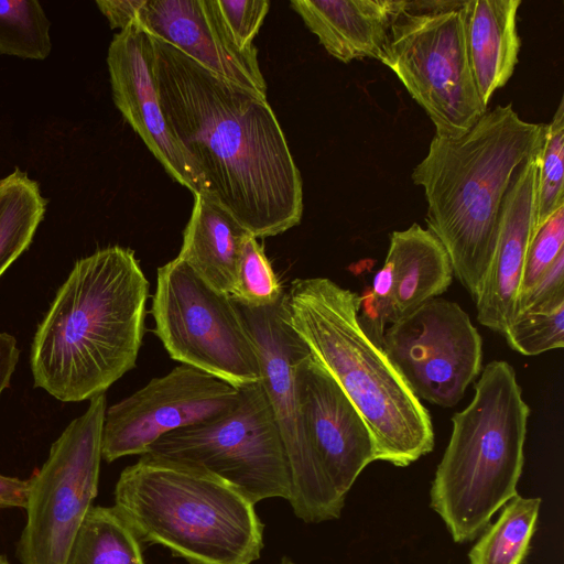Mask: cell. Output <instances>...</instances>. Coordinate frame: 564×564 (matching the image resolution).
I'll return each instance as SVG.
<instances>
[{
	"mask_svg": "<svg viewBox=\"0 0 564 564\" xmlns=\"http://www.w3.org/2000/svg\"><path fill=\"white\" fill-rule=\"evenodd\" d=\"M382 348L414 394L451 408L481 370L482 339L455 302L434 297L384 330Z\"/></svg>",
	"mask_w": 564,
	"mask_h": 564,
	"instance_id": "cell-12",
	"label": "cell"
},
{
	"mask_svg": "<svg viewBox=\"0 0 564 564\" xmlns=\"http://www.w3.org/2000/svg\"><path fill=\"white\" fill-rule=\"evenodd\" d=\"M219 13L232 35L242 48H252L254 37L269 12L268 0H216Z\"/></svg>",
	"mask_w": 564,
	"mask_h": 564,
	"instance_id": "cell-29",
	"label": "cell"
},
{
	"mask_svg": "<svg viewBox=\"0 0 564 564\" xmlns=\"http://www.w3.org/2000/svg\"><path fill=\"white\" fill-rule=\"evenodd\" d=\"M30 480L0 474V508H24L28 503Z\"/></svg>",
	"mask_w": 564,
	"mask_h": 564,
	"instance_id": "cell-32",
	"label": "cell"
},
{
	"mask_svg": "<svg viewBox=\"0 0 564 564\" xmlns=\"http://www.w3.org/2000/svg\"><path fill=\"white\" fill-rule=\"evenodd\" d=\"M562 251H564V206L560 207L532 235L524 261L518 301L532 289Z\"/></svg>",
	"mask_w": 564,
	"mask_h": 564,
	"instance_id": "cell-28",
	"label": "cell"
},
{
	"mask_svg": "<svg viewBox=\"0 0 564 564\" xmlns=\"http://www.w3.org/2000/svg\"><path fill=\"white\" fill-rule=\"evenodd\" d=\"M145 0H97L96 6L108 20L111 29L123 31L139 24Z\"/></svg>",
	"mask_w": 564,
	"mask_h": 564,
	"instance_id": "cell-31",
	"label": "cell"
},
{
	"mask_svg": "<svg viewBox=\"0 0 564 564\" xmlns=\"http://www.w3.org/2000/svg\"><path fill=\"white\" fill-rule=\"evenodd\" d=\"M509 347L525 356L564 347V305L550 312L518 314L503 334Z\"/></svg>",
	"mask_w": 564,
	"mask_h": 564,
	"instance_id": "cell-27",
	"label": "cell"
},
{
	"mask_svg": "<svg viewBox=\"0 0 564 564\" xmlns=\"http://www.w3.org/2000/svg\"><path fill=\"white\" fill-rule=\"evenodd\" d=\"M0 564H9L7 557L2 554H0Z\"/></svg>",
	"mask_w": 564,
	"mask_h": 564,
	"instance_id": "cell-35",
	"label": "cell"
},
{
	"mask_svg": "<svg viewBox=\"0 0 564 564\" xmlns=\"http://www.w3.org/2000/svg\"><path fill=\"white\" fill-rule=\"evenodd\" d=\"M106 394L90 399L52 444L30 480L26 523L17 544L21 564H66L98 492Z\"/></svg>",
	"mask_w": 564,
	"mask_h": 564,
	"instance_id": "cell-11",
	"label": "cell"
},
{
	"mask_svg": "<svg viewBox=\"0 0 564 564\" xmlns=\"http://www.w3.org/2000/svg\"><path fill=\"white\" fill-rule=\"evenodd\" d=\"M539 150L513 173L502 203L495 253L475 301L478 322L502 335L517 315L524 261L534 231Z\"/></svg>",
	"mask_w": 564,
	"mask_h": 564,
	"instance_id": "cell-16",
	"label": "cell"
},
{
	"mask_svg": "<svg viewBox=\"0 0 564 564\" xmlns=\"http://www.w3.org/2000/svg\"><path fill=\"white\" fill-rule=\"evenodd\" d=\"M284 292L262 246L249 235L238 260L231 297L241 305L258 308L275 304Z\"/></svg>",
	"mask_w": 564,
	"mask_h": 564,
	"instance_id": "cell-26",
	"label": "cell"
},
{
	"mask_svg": "<svg viewBox=\"0 0 564 564\" xmlns=\"http://www.w3.org/2000/svg\"><path fill=\"white\" fill-rule=\"evenodd\" d=\"M149 291L129 248L111 246L76 261L34 335L35 387L63 402L105 393L135 367Z\"/></svg>",
	"mask_w": 564,
	"mask_h": 564,
	"instance_id": "cell-2",
	"label": "cell"
},
{
	"mask_svg": "<svg viewBox=\"0 0 564 564\" xmlns=\"http://www.w3.org/2000/svg\"><path fill=\"white\" fill-rule=\"evenodd\" d=\"M292 9L326 52L343 63L378 59L391 25L408 10L402 0H292Z\"/></svg>",
	"mask_w": 564,
	"mask_h": 564,
	"instance_id": "cell-17",
	"label": "cell"
},
{
	"mask_svg": "<svg viewBox=\"0 0 564 564\" xmlns=\"http://www.w3.org/2000/svg\"><path fill=\"white\" fill-rule=\"evenodd\" d=\"M151 40L164 118L205 192L257 239L299 225L303 181L268 98Z\"/></svg>",
	"mask_w": 564,
	"mask_h": 564,
	"instance_id": "cell-1",
	"label": "cell"
},
{
	"mask_svg": "<svg viewBox=\"0 0 564 564\" xmlns=\"http://www.w3.org/2000/svg\"><path fill=\"white\" fill-rule=\"evenodd\" d=\"M279 564H295L289 556H283Z\"/></svg>",
	"mask_w": 564,
	"mask_h": 564,
	"instance_id": "cell-34",
	"label": "cell"
},
{
	"mask_svg": "<svg viewBox=\"0 0 564 564\" xmlns=\"http://www.w3.org/2000/svg\"><path fill=\"white\" fill-rule=\"evenodd\" d=\"M452 434L430 490L431 508L456 543L473 541L517 495L530 409L513 367L486 365Z\"/></svg>",
	"mask_w": 564,
	"mask_h": 564,
	"instance_id": "cell-6",
	"label": "cell"
},
{
	"mask_svg": "<svg viewBox=\"0 0 564 564\" xmlns=\"http://www.w3.org/2000/svg\"><path fill=\"white\" fill-rule=\"evenodd\" d=\"M561 305H564V251L532 289L519 299L517 315L524 312H550Z\"/></svg>",
	"mask_w": 564,
	"mask_h": 564,
	"instance_id": "cell-30",
	"label": "cell"
},
{
	"mask_svg": "<svg viewBox=\"0 0 564 564\" xmlns=\"http://www.w3.org/2000/svg\"><path fill=\"white\" fill-rule=\"evenodd\" d=\"M138 26L212 73L267 98L257 47L237 44L216 0H145Z\"/></svg>",
	"mask_w": 564,
	"mask_h": 564,
	"instance_id": "cell-15",
	"label": "cell"
},
{
	"mask_svg": "<svg viewBox=\"0 0 564 564\" xmlns=\"http://www.w3.org/2000/svg\"><path fill=\"white\" fill-rule=\"evenodd\" d=\"M294 384L304 456L291 477L289 501L306 523L336 520L356 479L376 460L375 444L361 415L311 352L296 362Z\"/></svg>",
	"mask_w": 564,
	"mask_h": 564,
	"instance_id": "cell-7",
	"label": "cell"
},
{
	"mask_svg": "<svg viewBox=\"0 0 564 564\" xmlns=\"http://www.w3.org/2000/svg\"><path fill=\"white\" fill-rule=\"evenodd\" d=\"M541 498L516 495L469 551V564H522L539 518Z\"/></svg>",
	"mask_w": 564,
	"mask_h": 564,
	"instance_id": "cell-23",
	"label": "cell"
},
{
	"mask_svg": "<svg viewBox=\"0 0 564 564\" xmlns=\"http://www.w3.org/2000/svg\"><path fill=\"white\" fill-rule=\"evenodd\" d=\"M405 10L393 22L378 58L402 83L435 127L457 139L487 111L471 75L460 12Z\"/></svg>",
	"mask_w": 564,
	"mask_h": 564,
	"instance_id": "cell-10",
	"label": "cell"
},
{
	"mask_svg": "<svg viewBox=\"0 0 564 564\" xmlns=\"http://www.w3.org/2000/svg\"><path fill=\"white\" fill-rule=\"evenodd\" d=\"M193 196L192 214L176 258L213 289L231 296L240 252L250 234L206 192Z\"/></svg>",
	"mask_w": 564,
	"mask_h": 564,
	"instance_id": "cell-20",
	"label": "cell"
},
{
	"mask_svg": "<svg viewBox=\"0 0 564 564\" xmlns=\"http://www.w3.org/2000/svg\"><path fill=\"white\" fill-rule=\"evenodd\" d=\"M46 199L29 175L15 169L0 180V276L29 248Z\"/></svg>",
	"mask_w": 564,
	"mask_h": 564,
	"instance_id": "cell-22",
	"label": "cell"
},
{
	"mask_svg": "<svg viewBox=\"0 0 564 564\" xmlns=\"http://www.w3.org/2000/svg\"><path fill=\"white\" fill-rule=\"evenodd\" d=\"M19 352L17 339L8 333H0V395L10 384Z\"/></svg>",
	"mask_w": 564,
	"mask_h": 564,
	"instance_id": "cell-33",
	"label": "cell"
},
{
	"mask_svg": "<svg viewBox=\"0 0 564 564\" xmlns=\"http://www.w3.org/2000/svg\"><path fill=\"white\" fill-rule=\"evenodd\" d=\"M144 454L207 471L253 505L268 498L290 499L286 453L260 381L238 388V401L228 412L167 433Z\"/></svg>",
	"mask_w": 564,
	"mask_h": 564,
	"instance_id": "cell-8",
	"label": "cell"
},
{
	"mask_svg": "<svg viewBox=\"0 0 564 564\" xmlns=\"http://www.w3.org/2000/svg\"><path fill=\"white\" fill-rule=\"evenodd\" d=\"M117 109L167 174L192 194L205 186L170 131L153 74L151 36L138 25L115 34L107 53Z\"/></svg>",
	"mask_w": 564,
	"mask_h": 564,
	"instance_id": "cell-14",
	"label": "cell"
},
{
	"mask_svg": "<svg viewBox=\"0 0 564 564\" xmlns=\"http://www.w3.org/2000/svg\"><path fill=\"white\" fill-rule=\"evenodd\" d=\"M383 267L391 284L390 324L443 294L454 275L440 240L416 223L390 235Z\"/></svg>",
	"mask_w": 564,
	"mask_h": 564,
	"instance_id": "cell-19",
	"label": "cell"
},
{
	"mask_svg": "<svg viewBox=\"0 0 564 564\" xmlns=\"http://www.w3.org/2000/svg\"><path fill=\"white\" fill-rule=\"evenodd\" d=\"M361 297L328 278L294 280L284 292L292 329L365 421L376 460L405 467L434 448L421 400L358 321Z\"/></svg>",
	"mask_w": 564,
	"mask_h": 564,
	"instance_id": "cell-4",
	"label": "cell"
},
{
	"mask_svg": "<svg viewBox=\"0 0 564 564\" xmlns=\"http://www.w3.org/2000/svg\"><path fill=\"white\" fill-rule=\"evenodd\" d=\"M238 401V388L181 365L106 410L101 457L143 455L163 435L209 421Z\"/></svg>",
	"mask_w": 564,
	"mask_h": 564,
	"instance_id": "cell-13",
	"label": "cell"
},
{
	"mask_svg": "<svg viewBox=\"0 0 564 564\" xmlns=\"http://www.w3.org/2000/svg\"><path fill=\"white\" fill-rule=\"evenodd\" d=\"M543 131L544 124L521 119L511 102L498 105L457 139L434 135L412 170L427 203V229L474 301L495 253L513 173L540 149Z\"/></svg>",
	"mask_w": 564,
	"mask_h": 564,
	"instance_id": "cell-3",
	"label": "cell"
},
{
	"mask_svg": "<svg viewBox=\"0 0 564 564\" xmlns=\"http://www.w3.org/2000/svg\"><path fill=\"white\" fill-rule=\"evenodd\" d=\"M139 539L189 564H251L263 523L237 488L199 468L143 454L115 487V506Z\"/></svg>",
	"mask_w": 564,
	"mask_h": 564,
	"instance_id": "cell-5",
	"label": "cell"
},
{
	"mask_svg": "<svg viewBox=\"0 0 564 564\" xmlns=\"http://www.w3.org/2000/svg\"><path fill=\"white\" fill-rule=\"evenodd\" d=\"M50 20L36 0H0V55L45 59L52 51Z\"/></svg>",
	"mask_w": 564,
	"mask_h": 564,
	"instance_id": "cell-24",
	"label": "cell"
},
{
	"mask_svg": "<svg viewBox=\"0 0 564 564\" xmlns=\"http://www.w3.org/2000/svg\"><path fill=\"white\" fill-rule=\"evenodd\" d=\"M66 564H145L140 539L115 507L91 506Z\"/></svg>",
	"mask_w": 564,
	"mask_h": 564,
	"instance_id": "cell-21",
	"label": "cell"
},
{
	"mask_svg": "<svg viewBox=\"0 0 564 564\" xmlns=\"http://www.w3.org/2000/svg\"><path fill=\"white\" fill-rule=\"evenodd\" d=\"M521 0H468L460 7L468 62L487 108L513 75L521 48L517 13Z\"/></svg>",
	"mask_w": 564,
	"mask_h": 564,
	"instance_id": "cell-18",
	"label": "cell"
},
{
	"mask_svg": "<svg viewBox=\"0 0 564 564\" xmlns=\"http://www.w3.org/2000/svg\"><path fill=\"white\" fill-rule=\"evenodd\" d=\"M563 170L564 100L561 98L552 120L544 124L538 153L534 231L564 206Z\"/></svg>",
	"mask_w": 564,
	"mask_h": 564,
	"instance_id": "cell-25",
	"label": "cell"
},
{
	"mask_svg": "<svg viewBox=\"0 0 564 564\" xmlns=\"http://www.w3.org/2000/svg\"><path fill=\"white\" fill-rule=\"evenodd\" d=\"M153 333L173 360L236 388L261 380L256 345L234 299L174 258L158 268Z\"/></svg>",
	"mask_w": 564,
	"mask_h": 564,
	"instance_id": "cell-9",
	"label": "cell"
}]
</instances>
